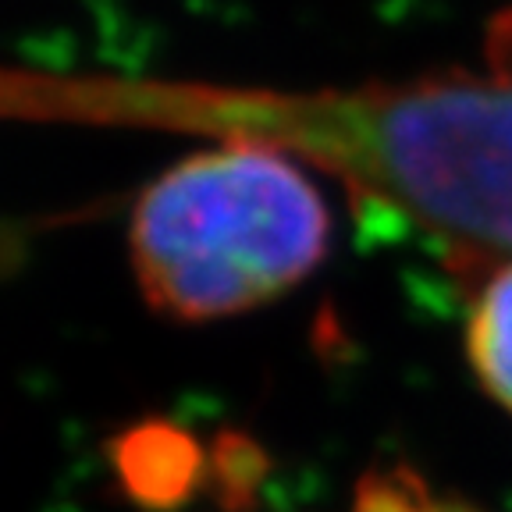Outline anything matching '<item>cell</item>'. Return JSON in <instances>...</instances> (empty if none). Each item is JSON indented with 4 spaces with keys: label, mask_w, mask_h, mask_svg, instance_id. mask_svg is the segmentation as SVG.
<instances>
[{
    "label": "cell",
    "mask_w": 512,
    "mask_h": 512,
    "mask_svg": "<svg viewBox=\"0 0 512 512\" xmlns=\"http://www.w3.org/2000/svg\"><path fill=\"white\" fill-rule=\"evenodd\" d=\"M434 495L427 480L409 466H388V470H370L356 484L352 512H431Z\"/></svg>",
    "instance_id": "6"
},
{
    "label": "cell",
    "mask_w": 512,
    "mask_h": 512,
    "mask_svg": "<svg viewBox=\"0 0 512 512\" xmlns=\"http://www.w3.org/2000/svg\"><path fill=\"white\" fill-rule=\"evenodd\" d=\"M466 360L491 402L512 416V256L488 267L466 313Z\"/></svg>",
    "instance_id": "4"
},
{
    "label": "cell",
    "mask_w": 512,
    "mask_h": 512,
    "mask_svg": "<svg viewBox=\"0 0 512 512\" xmlns=\"http://www.w3.org/2000/svg\"><path fill=\"white\" fill-rule=\"evenodd\" d=\"M114 473L143 512H175L203 484V448L168 420H146L114 438Z\"/></svg>",
    "instance_id": "3"
},
{
    "label": "cell",
    "mask_w": 512,
    "mask_h": 512,
    "mask_svg": "<svg viewBox=\"0 0 512 512\" xmlns=\"http://www.w3.org/2000/svg\"><path fill=\"white\" fill-rule=\"evenodd\" d=\"M4 104L25 121L271 146L459 256H484L488 267L512 256V82L491 72L313 93L11 72Z\"/></svg>",
    "instance_id": "1"
},
{
    "label": "cell",
    "mask_w": 512,
    "mask_h": 512,
    "mask_svg": "<svg viewBox=\"0 0 512 512\" xmlns=\"http://www.w3.org/2000/svg\"><path fill=\"white\" fill-rule=\"evenodd\" d=\"M331 214L306 164L221 139L146 185L128 256L153 313L207 324L274 303L320 267Z\"/></svg>",
    "instance_id": "2"
},
{
    "label": "cell",
    "mask_w": 512,
    "mask_h": 512,
    "mask_svg": "<svg viewBox=\"0 0 512 512\" xmlns=\"http://www.w3.org/2000/svg\"><path fill=\"white\" fill-rule=\"evenodd\" d=\"M431 512H488V509H480L477 502H470L463 495H445V498H434Z\"/></svg>",
    "instance_id": "7"
},
{
    "label": "cell",
    "mask_w": 512,
    "mask_h": 512,
    "mask_svg": "<svg viewBox=\"0 0 512 512\" xmlns=\"http://www.w3.org/2000/svg\"><path fill=\"white\" fill-rule=\"evenodd\" d=\"M271 459L249 434L224 431L210 448V484L221 512H253Z\"/></svg>",
    "instance_id": "5"
}]
</instances>
